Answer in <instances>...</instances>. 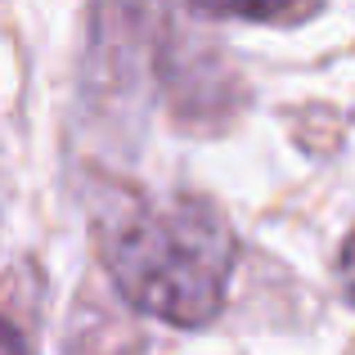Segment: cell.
I'll return each instance as SVG.
<instances>
[{
  "mask_svg": "<svg viewBox=\"0 0 355 355\" xmlns=\"http://www.w3.org/2000/svg\"><path fill=\"white\" fill-rule=\"evenodd\" d=\"M239 239L216 202L198 193L148 198L113 220L104 266L135 311L175 329H202L220 315Z\"/></svg>",
  "mask_w": 355,
  "mask_h": 355,
  "instance_id": "6da1fadb",
  "label": "cell"
},
{
  "mask_svg": "<svg viewBox=\"0 0 355 355\" xmlns=\"http://www.w3.org/2000/svg\"><path fill=\"white\" fill-rule=\"evenodd\" d=\"M338 279H342V297L355 306V234L342 243V252H338Z\"/></svg>",
  "mask_w": 355,
  "mask_h": 355,
  "instance_id": "7a4b0ae2",
  "label": "cell"
},
{
  "mask_svg": "<svg viewBox=\"0 0 355 355\" xmlns=\"http://www.w3.org/2000/svg\"><path fill=\"white\" fill-rule=\"evenodd\" d=\"M0 355H27V342H23V333L14 329V324L0 315Z\"/></svg>",
  "mask_w": 355,
  "mask_h": 355,
  "instance_id": "3957f363",
  "label": "cell"
}]
</instances>
